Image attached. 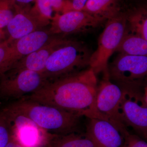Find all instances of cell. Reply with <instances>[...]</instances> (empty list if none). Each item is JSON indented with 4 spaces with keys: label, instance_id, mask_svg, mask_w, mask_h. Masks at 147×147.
Here are the masks:
<instances>
[{
    "label": "cell",
    "instance_id": "18",
    "mask_svg": "<svg viewBox=\"0 0 147 147\" xmlns=\"http://www.w3.org/2000/svg\"><path fill=\"white\" fill-rule=\"evenodd\" d=\"M116 51L125 55L147 56V40L126 31Z\"/></svg>",
    "mask_w": 147,
    "mask_h": 147
},
{
    "label": "cell",
    "instance_id": "16",
    "mask_svg": "<svg viewBox=\"0 0 147 147\" xmlns=\"http://www.w3.org/2000/svg\"><path fill=\"white\" fill-rule=\"evenodd\" d=\"M35 2L34 10L43 21L49 24L54 17V12L63 14L74 10L69 0H36Z\"/></svg>",
    "mask_w": 147,
    "mask_h": 147
},
{
    "label": "cell",
    "instance_id": "14",
    "mask_svg": "<svg viewBox=\"0 0 147 147\" xmlns=\"http://www.w3.org/2000/svg\"><path fill=\"white\" fill-rule=\"evenodd\" d=\"M68 40L63 37L56 36L38 50L17 61L9 69H28L42 73L45 68L46 61L51 54L59 47L64 45Z\"/></svg>",
    "mask_w": 147,
    "mask_h": 147
},
{
    "label": "cell",
    "instance_id": "13",
    "mask_svg": "<svg viewBox=\"0 0 147 147\" xmlns=\"http://www.w3.org/2000/svg\"><path fill=\"white\" fill-rule=\"evenodd\" d=\"M85 134L97 147H123V135L108 121L97 118L89 119Z\"/></svg>",
    "mask_w": 147,
    "mask_h": 147
},
{
    "label": "cell",
    "instance_id": "3",
    "mask_svg": "<svg viewBox=\"0 0 147 147\" xmlns=\"http://www.w3.org/2000/svg\"><path fill=\"white\" fill-rule=\"evenodd\" d=\"M92 53L84 42L69 40L51 54L41 73L53 82L82 72L90 68Z\"/></svg>",
    "mask_w": 147,
    "mask_h": 147
},
{
    "label": "cell",
    "instance_id": "25",
    "mask_svg": "<svg viewBox=\"0 0 147 147\" xmlns=\"http://www.w3.org/2000/svg\"><path fill=\"white\" fill-rule=\"evenodd\" d=\"M5 147H24L22 145L20 144L16 140L12 137L10 141L8 142Z\"/></svg>",
    "mask_w": 147,
    "mask_h": 147
},
{
    "label": "cell",
    "instance_id": "7",
    "mask_svg": "<svg viewBox=\"0 0 147 147\" xmlns=\"http://www.w3.org/2000/svg\"><path fill=\"white\" fill-rule=\"evenodd\" d=\"M103 76L97 85L96 104L101 119L108 121L122 133L127 130L122 121L119 112L120 104L123 92L109 79L108 69L103 71Z\"/></svg>",
    "mask_w": 147,
    "mask_h": 147
},
{
    "label": "cell",
    "instance_id": "12",
    "mask_svg": "<svg viewBox=\"0 0 147 147\" xmlns=\"http://www.w3.org/2000/svg\"><path fill=\"white\" fill-rule=\"evenodd\" d=\"M55 36L49 29L44 28L11 42L7 57L8 70L17 61L38 50Z\"/></svg>",
    "mask_w": 147,
    "mask_h": 147
},
{
    "label": "cell",
    "instance_id": "22",
    "mask_svg": "<svg viewBox=\"0 0 147 147\" xmlns=\"http://www.w3.org/2000/svg\"><path fill=\"white\" fill-rule=\"evenodd\" d=\"M10 44L7 40L0 43V75L8 70L7 60Z\"/></svg>",
    "mask_w": 147,
    "mask_h": 147
},
{
    "label": "cell",
    "instance_id": "24",
    "mask_svg": "<svg viewBox=\"0 0 147 147\" xmlns=\"http://www.w3.org/2000/svg\"><path fill=\"white\" fill-rule=\"evenodd\" d=\"M72 4L74 10H82L88 0H69Z\"/></svg>",
    "mask_w": 147,
    "mask_h": 147
},
{
    "label": "cell",
    "instance_id": "1",
    "mask_svg": "<svg viewBox=\"0 0 147 147\" xmlns=\"http://www.w3.org/2000/svg\"><path fill=\"white\" fill-rule=\"evenodd\" d=\"M97 85L96 75L90 68L75 75L48 82L25 97L88 119H101L96 104Z\"/></svg>",
    "mask_w": 147,
    "mask_h": 147
},
{
    "label": "cell",
    "instance_id": "11",
    "mask_svg": "<svg viewBox=\"0 0 147 147\" xmlns=\"http://www.w3.org/2000/svg\"><path fill=\"white\" fill-rule=\"evenodd\" d=\"M49 24L43 21L29 4L16 5V12L7 26L9 43L31 33L43 28Z\"/></svg>",
    "mask_w": 147,
    "mask_h": 147
},
{
    "label": "cell",
    "instance_id": "8",
    "mask_svg": "<svg viewBox=\"0 0 147 147\" xmlns=\"http://www.w3.org/2000/svg\"><path fill=\"white\" fill-rule=\"evenodd\" d=\"M123 92L119 107L123 123L127 128L130 127L147 139V90L139 92Z\"/></svg>",
    "mask_w": 147,
    "mask_h": 147
},
{
    "label": "cell",
    "instance_id": "4",
    "mask_svg": "<svg viewBox=\"0 0 147 147\" xmlns=\"http://www.w3.org/2000/svg\"><path fill=\"white\" fill-rule=\"evenodd\" d=\"M110 80L123 91L147 90V56L120 54L108 65Z\"/></svg>",
    "mask_w": 147,
    "mask_h": 147
},
{
    "label": "cell",
    "instance_id": "6",
    "mask_svg": "<svg viewBox=\"0 0 147 147\" xmlns=\"http://www.w3.org/2000/svg\"><path fill=\"white\" fill-rule=\"evenodd\" d=\"M47 83L41 73L9 69L0 75V98L18 100L34 93Z\"/></svg>",
    "mask_w": 147,
    "mask_h": 147
},
{
    "label": "cell",
    "instance_id": "23",
    "mask_svg": "<svg viewBox=\"0 0 147 147\" xmlns=\"http://www.w3.org/2000/svg\"><path fill=\"white\" fill-rule=\"evenodd\" d=\"M123 147H147L146 142L135 134H131L128 130L123 134Z\"/></svg>",
    "mask_w": 147,
    "mask_h": 147
},
{
    "label": "cell",
    "instance_id": "2",
    "mask_svg": "<svg viewBox=\"0 0 147 147\" xmlns=\"http://www.w3.org/2000/svg\"><path fill=\"white\" fill-rule=\"evenodd\" d=\"M30 119L50 134L64 135L82 130L84 116L30 100L26 97L15 100L5 107Z\"/></svg>",
    "mask_w": 147,
    "mask_h": 147
},
{
    "label": "cell",
    "instance_id": "10",
    "mask_svg": "<svg viewBox=\"0 0 147 147\" xmlns=\"http://www.w3.org/2000/svg\"><path fill=\"white\" fill-rule=\"evenodd\" d=\"M104 22L84 11L72 10L55 14L50 21L49 30L54 35L81 33L93 30Z\"/></svg>",
    "mask_w": 147,
    "mask_h": 147
},
{
    "label": "cell",
    "instance_id": "9",
    "mask_svg": "<svg viewBox=\"0 0 147 147\" xmlns=\"http://www.w3.org/2000/svg\"><path fill=\"white\" fill-rule=\"evenodd\" d=\"M10 121L12 137L24 147H47L50 133L30 119L5 108L2 109Z\"/></svg>",
    "mask_w": 147,
    "mask_h": 147
},
{
    "label": "cell",
    "instance_id": "5",
    "mask_svg": "<svg viewBox=\"0 0 147 147\" xmlns=\"http://www.w3.org/2000/svg\"><path fill=\"white\" fill-rule=\"evenodd\" d=\"M127 22L125 13H121L106 21L103 31L98 42L96 50L92 53L90 67L96 75L108 69V61L126 33Z\"/></svg>",
    "mask_w": 147,
    "mask_h": 147
},
{
    "label": "cell",
    "instance_id": "19",
    "mask_svg": "<svg viewBox=\"0 0 147 147\" xmlns=\"http://www.w3.org/2000/svg\"><path fill=\"white\" fill-rule=\"evenodd\" d=\"M127 32L147 40V13L146 9H135L125 13Z\"/></svg>",
    "mask_w": 147,
    "mask_h": 147
},
{
    "label": "cell",
    "instance_id": "26",
    "mask_svg": "<svg viewBox=\"0 0 147 147\" xmlns=\"http://www.w3.org/2000/svg\"><path fill=\"white\" fill-rule=\"evenodd\" d=\"M16 5H26L29 4L30 3L35 1L36 0H11Z\"/></svg>",
    "mask_w": 147,
    "mask_h": 147
},
{
    "label": "cell",
    "instance_id": "15",
    "mask_svg": "<svg viewBox=\"0 0 147 147\" xmlns=\"http://www.w3.org/2000/svg\"><path fill=\"white\" fill-rule=\"evenodd\" d=\"M119 0H88L82 10L105 21L120 13Z\"/></svg>",
    "mask_w": 147,
    "mask_h": 147
},
{
    "label": "cell",
    "instance_id": "20",
    "mask_svg": "<svg viewBox=\"0 0 147 147\" xmlns=\"http://www.w3.org/2000/svg\"><path fill=\"white\" fill-rule=\"evenodd\" d=\"M16 5L11 0H0V29L6 28L13 18Z\"/></svg>",
    "mask_w": 147,
    "mask_h": 147
},
{
    "label": "cell",
    "instance_id": "17",
    "mask_svg": "<svg viewBox=\"0 0 147 147\" xmlns=\"http://www.w3.org/2000/svg\"><path fill=\"white\" fill-rule=\"evenodd\" d=\"M47 147H97L85 132L59 135L50 134Z\"/></svg>",
    "mask_w": 147,
    "mask_h": 147
},
{
    "label": "cell",
    "instance_id": "21",
    "mask_svg": "<svg viewBox=\"0 0 147 147\" xmlns=\"http://www.w3.org/2000/svg\"><path fill=\"white\" fill-rule=\"evenodd\" d=\"M11 126L7 116L0 111V147H5L12 138Z\"/></svg>",
    "mask_w": 147,
    "mask_h": 147
}]
</instances>
